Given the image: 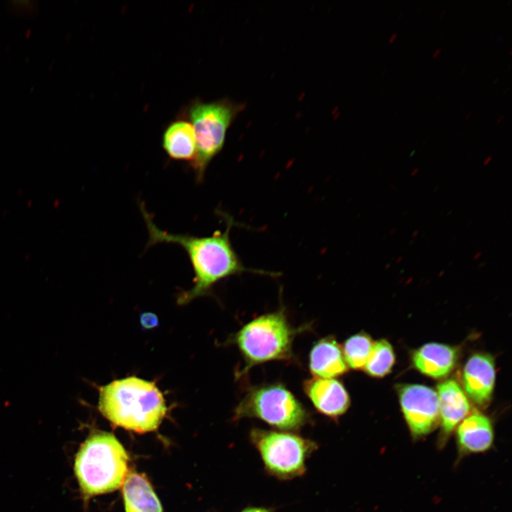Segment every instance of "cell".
<instances>
[{"label": "cell", "mask_w": 512, "mask_h": 512, "mask_svg": "<svg viewBox=\"0 0 512 512\" xmlns=\"http://www.w3.org/2000/svg\"><path fill=\"white\" fill-rule=\"evenodd\" d=\"M402 259H403L402 256H399V257L396 259L395 263L398 264V263L400 262V261H401Z\"/></svg>", "instance_id": "obj_28"}, {"label": "cell", "mask_w": 512, "mask_h": 512, "mask_svg": "<svg viewBox=\"0 0 512 512\" xmlns=\"http://www.w3.org/2000/svg\"><path fill=\"white\" fill-rule=\"evenodd\" d=\"M503 119V115H501L496 120V124H499Z\"/></svg>", "instance_id": "obj_26"}, {"label": "cell", "mask_w": 512, "mask_h": 512, "mask_svg": "<svg viewBox=\"0 0 512 512\" xmlns=\"http://www.w3.org/2000/svg\"><path fill=\"white\" fill-rule=\"evenodd\" d=\"M398 392L401 408L411 434L420 437L430 433L439 420L437 392L418 384L403 385Z\"/></svg>", "instance_id": "obj_8"}, {"label": "cell", "mask_w": 512, "mask_h": 512, "mask_svg": "<svg viewBox=\"0 0 512 512\" xmlns=\"http://www.w3.org/2000/svg\"><path fill=\"white\" fill-rule=\"evenodd\" d=\"M255 417L284 431H296L310 416L293 393L276 383L249 388L235 410L234 419Z\"/></svg>", "instance_id": "obj_6"}, {"label": "cell", "mask_w": 512, "mask_h": 512, "mask_svg": "<svg viewBox=\"0 0 512 512\" xmlns=\"http://www.w3.org/2000/svg\"><path fill=\"white\" fill-rule=\"evenodd\" d=\"M395 362V355L390 343L384 339L373 343L364 370L374 377L388 374Z\"/></svg>", "instance_id": "obj_17"}, {"label": "cell", "mask_w": 512, "mask_h": 512, "mask_svg": "<svg viewBox=\"0 0 512 512\" xmlns=\"http://www.w3.org/2000/svg\"><path fill=\"white\" fill-rule=\"evenodd\" d=\"M428 141H429V138H428V137H426V138L424 139V141H423V142H422V145H425Z\"/></svg>", "instance_id": "obj_33"}, {"label": "cell", "mask_w": 512, "mask_h": 512, "mask_svg": "<svg viewBox=\"0 0 512 512\" xmlns=\"http://www.w3.org/2000/svg\"><path fill=\"white\" fill-rule=\"evenodd\" d=\"M162 147L171 159L191 161L196 154V144L191 122L182 119L171 122L163 133Z\"/></svg>", "instance_id": "obj_16"}, {"label": "cell", "mask_w": 512, "mask_h": 512, "mask_svg": "<svg viewBox=\"0 0 512 512\" xmlns=\"http://www.w3.org/2000/svg\"><path fill=\"white\" fill-rule=\"evenodd\" d=\"M390 266H391V265H390V263L388 264V265H386L385 266V270L388 269L389 267H390Z\"/></svg>", "instance_id": "obj_34"}, {"label": "cell", "mask_w": 512, "mask_h": 512, "mask_svg": "<svg viewBox=\"0 0 512 512\" xmlns=\"http://www.w3.org/2000/svg\"><path fill=\"white\" fill-rule=\"evenodd\" d=\"M245 104L223 98L213 102L196 99L186 108V118L193 126L196 138V154L190 165L197 182L203 181L207 167L223 148L228 128Z\"/></svg>", "instance_id": "obj_5"}, {"label": "cell", "mask_w": 512, "mask_h": 512, "mask_svg": "<svg viewBox=\"0 0 512 512\" xmlns=\"http://www.w3.org/2000/svg\"><path fill=\"white\" fill-rule=\"evenodd\" d=\"M494 358L487 353L473 354L463 370V384L471 400L481 407L487 406L491 399L495 383Z\"/></svg>", "instance_id": "obj_10"}, {"label": "cell", "mask_w": 512, "mask_h": 512, "mask_svg": "<svg viewBox=\"0 0 512 512\" xmlns=\"http://www.w3.org/2000/svg\"><path fill=\"white\" fill-rule=\"evenodd\" d=\"M484 266H485V263H484V262H481V263L478 265L477 267H478V269H481V268H482V267H484Z\"/></svg>", "instance_id": "obj_30"}, {"label": "cell", "mask_w": 512, "mask_h": 512, "mask_svg": "<svg viewBox=\"0 0 512 512\" xmlns=\"http://www.w3.org/2000/svg\"><path fill=\"white\" fill-rule=\"evenodd\" d=\"M508 90H509V87H507L506 89H505V90H504V94L506 93Z\"/></svg>", "instance_id": "obj_37"}, {"label": "cell", "mask_w": 512, "mask_h": 512, "mask_svg": "<svg viewBox=\"0 0 512 512\" xmlns=\"http://www.w3.org/2000/svg\"><path fill=\"white\" fill-rule=\"evenodd\" d=\"M418 233H419V231L417 230H416L415 231L413 232V233L412 235V238H415L418 235Z\"/></svg>", "instance_id": "obj_27"}, {"label": "cell", "mask_w": 512, "mask_h": 512, "mask_svg": "<svg viewBox=\"0 0 512 512\" xmlns=\"http://www.w3.org/2000/svg\"><path fill=\"white\" fill-rule=\"evenodd\" d=\"M512 54V50H510L509 55H511Z\"/></svg>", "instance_id": "obj_40"}, {"label": "cell", "mask_w": 512, "mask_h": 512, "mask_svg": "<svg viewBox=\"0 0 512 512\" xmlns=\"http://www.w3.org/2000/svg\"><path fill=\"white\" fill-rule=\"evenodd\" d=\"M396 230V228H393V229L390 231L389 235H393Z\"/></svg>", "instance_id": "obj_31"}, {"label": "cell", "mask_w": 512, "mask_h": 512, "mask_svg": "<svg viewBox=\"0 0 512 512\" xmlns=\"http://www.w3.org/2000/svg\"><path fill=\"white\" fill-rule=\"evenodd\" d=\"M457 441L461 454L487 451L494 442V430L486 415L474 412L465 417L458 425Z\"/></svg>", "instance_id": "obj_13"}, {"label": "cell", "mask_w": 512, "mask_h": 512, "mask_svg": "<svg viewBox=\"0 0 512 512\" xmlns=\"http://www.w3.org/2000/svg\"><path fill=\"white\" fill-rule=\"evenodd\" d=\"M511 0H509V1L507 2V5H509V4H511Z\"/></svg>", "instance_id": "obj_39"}, {"label": "cell", "mask_w": 512, "mask_h": 512, "mask_svg": "<svg viewBox=\"0 0 512 512\" xmlns=\"http://www.w3.org/2000/svg\"><path fill=\"white\" fill-rule=\"evenodd\" d=\"M242 512H270V511L265 508L249 507L244 509Z\"/></svg>", "instance_id": "obj_20"}, {"label": "cell", "mask_w": 512, "mask_h": 512, "mask_svg": "<svg viewBox=\"0 0 512 512\" xmlns=\"http://www.w3.org/2000/svg\"><path fill=\"white\" fill-rule=\"evenodd\" d=\"M396 37H397L396 33H394L393 34H392L391 36L390 37V38L388 39V43H392L395 41Z\"/></svg>", "instance_id": "obj_22"}, {"label": "cell", "mask_w": 512, "mask_h": 512, "mask_svg": "<svg viewBox=\"0 0 512 512\" xmlns=\"http://www.w3.org/2000/svg\"><path fill=\"white\" fill-rule=\"evenodd\" d=\"M128 460L124 448L112 434L92 433L81 444L74 465L84 498L119 488L127 475Z\"/></svg>", "instance_id": "obj_3"}, {"label": "cell", "mask_w": 512, "mask_h": 512, "mask_svg": "<svg viewBox=\"0 0 512 512\" xmlns=\"http://www.w3.org/2000/svg\"><path fill=\"white\" fill-rule=\"evenodd\" d=\"M471 112H469L467 115L464 117V120L466 121L471 116Z\"/></svg>", "instance_id": "obj_29"}, {"label": "cell", "mask_w": 512, "mask_h": 512, "mask_svg": "<svg viewBox=\"0 0 512 512\" xmlns=\"http://www.w3.org/2000/svg\"><path fill=\"white\" fill-rule=\"evenodd\" d=\"M444 273V270H442L439 272V276H442Z\"/></svg>", "instance_id": "obj_36"}, {"label": "cell", "mask_w": 512, "mask_h": 512, "mask_svg": "<svg viewBox=\"0 0 512 512\" xmlns=\"http://www.w3.org/2000/svg\"><path fill=\"white\" fill-rule=\"evenodd\" d=\"M122 484L126 512H162L159 500L143 474L130 472Z\"/></svg>", "instance_id": "obj_15"}, {"label": "cell", "mask_w": 512, "mask_h": 512, "mask_svg": "<svg viewBox=\"0 0 512 512\" xmlns=\"http://www.w3.org/2000/svg\"><path fill=\"white\" fill-rule=\"evenodd\" d=\"M457 360L456 348L438 343H426L412 356L415 368L422 373L434 378L447 375L455 366Z\"/></svg>", "instance_id": "obj_14"}, {"label": "cell", "mask_w": 512, "mask_h": 512, "mask_svg": "<svg viewBox=\"0 0 512 512\" xmlns=\"http://www.w3.org/2000/svg\"><path fill=\"white\" fill-rule=\"evenodd\" d=\"M491 159H492L491 156H489L487 158H486V159L483 162L484 166H486L489 163H490Z\"/></svg>", "instance_id": "obj_23"}, {"label": "cell", "mask_w": 512, "mask_h": 512, "mask_svg": "<svg viewBox=\"0 0 512 512\" xmlns=\"http://www.w3.org/2000/svg\"><path fill=\"white\" fill-rule=\"evenodd\" d=\"M303 390L315 409L334 420L350 406V397L342 383L336 378L312 377L303 383Z\"/></svg>", "instance_id": "obj_9"}, {"label": "cell", "mask_w": 512, "mask_h": 512, "mask_svg": "<svg viewBox=\"0 0 512 512\" xmlns=\"http://www.w3.org/2000/svg\"><path fill=\"white\" fill-rule=\"evenodd\" d=\"M309 367L313 377L323 378H336L348 370L342 348L333 336L324 337L314 344Z\"/></svg>", "instance_id": "obj_12"}, {"label": "cell", "mask_w": 512, "mask_h": 512, "mask_svg": "<svg viewBox=\"0 0 512 512\" xmlns=\"http://www.w3.org/2000/svg\"><path fill=\"white\" fill-rule=\"evenodd\" d=\"M373 343L370 337L364 333L347 338L342 351L348 367L354 370L364 368Z\"/></svg>", "instance_id": "obj_18"}, {"label": "cell", "mask_w": 512, "mask_h": 512, "mask_svg": "<svg viewBox=\"0 0 512 512\" xmlns=\"http://www.w3.org/2000/svg\"><path fill=\"white\" fill-rule=\"evenodd\" d=\"M303 329L290 324L283 309L247 322L233 338L245 361L239 375L244 376L253 366L266 362L294 359L293 341Z\"/></svg>", "instance_id": "obj_4"}, {"label": "cell", "mask_w": 512, "mask_h": 512, "mask_svg": "<svg viewBox=\"0 0 512 512\" xmlns=\"http://www.w3.org/2000/svg\"><path fill=\"white\" fill-rule=\"evenodd\" d=\"M140 210L149 233L146 247L160 243H172L181 246L186 252L191 263L194 277L193 287L183 292L178 303L187 304L201 296L209 294L213 285L226 277L244 272L269 276H278L277 272L245 267L235 251L230 238L234 225L232 217L226 216L224 232L216 230L209 236L173 234L159 228L143 203Z\"/></svg>", "instance_id": "obj_1"}, {"label": "cell", "mask_w": 512, "mask_h": 512, "mask_svg": "<svg viewBox=\"0 0 512 512\" xmlns=\"http://www.w3.org/2000/svg\"><path fill=\"white\" fill-rule=\"evenodd\" d=\"M98 409L114 426L140 433L155 430L167 411L156 384L135 376L101 387Z\"/></svg>", "instance_id": "obj_2"}, {"label": "cell", "mask_w": 512, "mask_h": 512, "mask_svg": "<svg viewBox=\"0 0 512 512\" xmlns=\"http://www.w3.org/2000/svg\"><path fill=\"white\" fill-rule=\"evenodd\" d=\"M481 255H482V252H481V251H478V252H476L475 255H474L473 259H474V260H478Z\"/></svg>", "instance_id": "obj_24"}, {"label": "cell", "mask_w": 512, "mask_h": 512, "mask_svg": "<svg viewBox=\"0 0 512 512\" xmlns=\"http://www.w3.org/2000/svg\"><path fill=\"white\" fill-rule=\"evenodd\" d=\"M418 171H419V168H417V167L415 168L412 171V172L410 174V176H412V177L415 176L418 173Z\"/></svg>", "instance_id": "obj_25"}, {"label": "cell", "mask_w": 512, "mask_h": 512, "mask_svg": "<svg viewBox=\"0 0 512 512\" xmlns=\"http://www.w3.org/2000/svg\"><path fill=\"white\" fill-rule=\"evenodd\" d=\"M407 211H405V213H403V215H402V216H403V217H405V215H407Z\"/></svg>", "instance_id": "obj_38"}, {"label": "cell", "mask_w": 512, "mask_h": 512, "mask_svg": "<svg viewBox=\"0 0 512 512\" xmlns=\"http://www.w3.org/2000/svg\"><path fill=\"white\" fill-rule=\"evenodd\" d=\"M441 51H442L441 48H437L434 51V53H433V54H432V58H433V59L437 58L439 56V55L440 54Z\"/></svg>", "instance_id": "obj_21"}, {"label": "cell", "mask_w": 512, "mask_h": 512, "mask_svg": "<svg viewBox=\"0 0 512 512\" xmlns=\"http://www.w3.org/2000/svg\"><path fill=\"white\" fill-rule=\"evenodd\" d=\"M445 13H446V10H443V11H442V14L439 15V19L442 18L443 17V16L445 14Z\"/></svg>", "instance_id": "obj_32"}, {"label": "cell", "mask_w": 512, "mask_h": 512, "mask_svg": "<svg viewBox=\"0 0 512 512\" xmlns=\"http://www.w3.org/2000/svg\"><path fill=\"white\" fill-rule=\"evenodd\" d=\"M390 188H392V189H393V190H395V189H396V188H395V186L394 185H393V184H390Z\"/></svg>", "instance_id": "obj_35"}, {"label": "cell", "mask_w": 512, "mask_h": 512, "mask_svg": "<svg viewBox=\"0 0 512 512\" xmlns=\"http://www.w3.org/2000/svg\"><path fill=\"white\" fill-rule=\"evenodd\" d=\"M442 441L448 437L470 411L469 400L459 384L447 380L437 386Z\"/></svg>", "instance_id": "obj_11"}, {"label": "cell", "mask_w": 512, "mask_h": 512, "mask_svg": "<svg viewBox=\"0 0 512 512\" xmlns=\"http://www.w3.org/2000/svg\"><path fill=\"white\" fill-rule=\"evenodd\" d=\"M250 437L267 471L279 479L302 475L308 457L317 449L313 441L289 432L255 428Z\"/></svg>", "instance_id": "obj_7"}, {"label": "cell", "mask_w": 512, "mask_h": 512, "mask_svg": "<svg viewBox=\"0 0 512 512\" xmlns=\"http://www.w3.org/2000/svg\"><path fill=\"white\" fill-rule=\"evenodd\" d=\"M141 321L143 326L149 328L153 327L156 324L157 319L154 314H145L142 316Z\"/></svg>", "instance_id": "obj_19"}]
</instances>
